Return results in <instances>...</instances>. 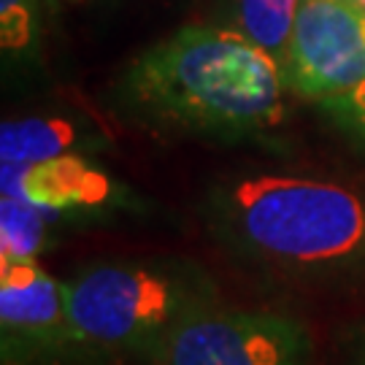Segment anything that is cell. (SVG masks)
Returning <instances> with one entry per match:
<instances>
[{
    "instance_id": "obj_6",
    "label": "cell",
    "mask_w": 365,
    "mask_h": 365,
    "mask_svg": "<svg viewBox=\"0 0 365 365\" xmlns=\"http://www.w3.org/2000/svg\"><path fill=\"white\" fill-rule=\"evenodd\" d=\"M0 339L6 360H30L73 344L68 284L36 260L0 262Z\"/></svg>"
},
{
    "instance_id": "obj_5",
    "label": "cell",
    "mask_w": 365,
    "mask_h": 365,
    "mask_svg": "<svg viewBox=\"0 0 365 365\" xmlns=\"http://www.w3.org/2000/svg\"><path fill=\"white\" fill-rule=\"evenodd\" d=\"M287 90L325 106L365 81V11L354 0H303L284 60Z\"/></svg>"
},
{
    "instance_id": "obj_12",
    "label": "cell",
    "mask_w": 365,
    "mask_h": 365,
    "mask_svg": "<svg viewBox=\"0 0 365 365\" xmlns=\"http://www.w3.org/2000/svg\"><path fill=\"white\" fill-rule=\"evenodd\" d=\"M325 111L344 128H349L352 133L365 138V81L357 84L352 92L325 103Z\"/></svg>"
},
{
    "instance_id": "obj_7",
    "label": "cell",
    "mask_w": 365,
    "mask_h": 365,
    "mask_svg": "<svg viewBox=\"0 0 365 365\" xmlns=\"http://www.w3.org/2000/svg\"><path fill=\"white\" fill-rule=\"evenodd\" d=\"M117 192L111 176L84 157L63 155L14 165L3 163V195L25 197L27 203L60 214V211L101 209Z\"/></svg>"
},
{
    "instance_id": "obj_9",
    "label": "cell",
    "mask_w": 365,
    "mask_h": 365,
    "mask_svg": "<svg viewBox=\"0 0 365 365\" xmlns=\"http://www.w3.org/2000/svg\"><path fill=\"white\" fill-rule=\"evenodd\" d=\"M303 0H235L238 33L268 52L284 71L289 38Z\"/></svg>"
},
{
    "instance_id": "obj_1",
    "label": "cell",
    "mask_w": 365,
    "mask_h": 365,
    "mask_svg": "<svg viewBox=\"0 0 365 365\" xmlns=\"http://www.w3.org/2000/svg\"><path fill=\"white\" fill-rule=\"evenodd\" d=\"M138 119L195 133H252L284 114V71L230 27L187 25L157 41L122 76Z\"/></svg>"
},
{
    "instance_id": "obj_8",
    "label": "cell",
    "mask_w": 365,
    "mask_h": 365,
    "mask_svg": "<svg viewBox=\"0 0 365 365\" xmlns=\"http://www.w3.org/2000/svg\"><path fill=\"white\" fill-rule=\"evenodd\" d=\"M76 144V128L68 119L57 117H27L3 122L0 130V157L3 163L30 165L52 157L68 155Z\"/></svg>"
},
{
    "instance_id": "obj_13",
    "label": "cell",
    "mask_w": 365,
    "mask_h": 365,
    "mask_svg": "<svg viewBox=\"0 0 365 365\" xmlns=\"http://www.w3.org/2000/svg\"><path fill=\"white\" fill-rule=\"evenodd\" d=\"M354 6H360V9L365 11V0H354Z\"/></svg>"
},
{
    "instance_id": "obj_2",
    "label": "cell",
    "mask_w": 365,
    "mask_h": 365,
    "mask_svg": "<svg viewBox=\"0 0 365 365\" xmlns=\"http://www.w3.org/2000/svg\"><path fill=\"white\" fill-rule=\"evenodd\" d=\"M225 238L279 268L339 271L365 262V195L300 176H244L211 200Z\"/></svg>"
},
{
    "instance_id": "obj_4",
    "label": "cell",
    "mask_w": 365,
    "mask_h": 365,
    "mask_svg": "<svg viewBox=\"0 0 365 365\" xmlns=\"http://www.w3.org/2000/svg\"><path fill=\"white\" fill-rule=\"evenodd\" d=\"M157 365H306V330L282 314L203 309L155 349Z\"/></svg>"
},
{
    "instance_id": "obj_10",
    "label": "cell",
    "mask_w": 365,
    "mask_h": 365,
    "mask_svg": "<svg viewBox=\"0 0 365 365\" xmlns=\"http://www.w3.org/2000/svg\"><path fill=\"white\" fill-rule=\"evenodd\" d=\"M52 217V211L33 206L25 197L3 195L0 200V262L36 260Z\"/></svg>"
},
{
    "instance_id": "obj_11",
    "label": "cell",
    "mask_w": 365,
    "mask_h": 365,
    "mask_svg": "<svg viewBox=\"0 0 365 365\" xmlns=\"http://www.w3.org/2000/svg\"><path fill=\"white\" fill-rule=\"evenodd\" d=\"M0 41L3 49L22 52L33 41L30 0H0Z\"/></svg>"
},
{
    "instance_id": "obj_3",
    "label": "cell",
    "mask_w": 365,
    "mask_h": 365,
    "mask_svg": "<svg viewBox=\"0 0 365 365\" xmlns=\"http://www.w3.org/2000/svg\"><path fill=\"white\" fill-rule=\"evenodd\" d=\"M211 295L190 265H95L68 284L71 339L106 352L157 349L182 319L209 309Z\"/></svg>"
}]
</instances>
